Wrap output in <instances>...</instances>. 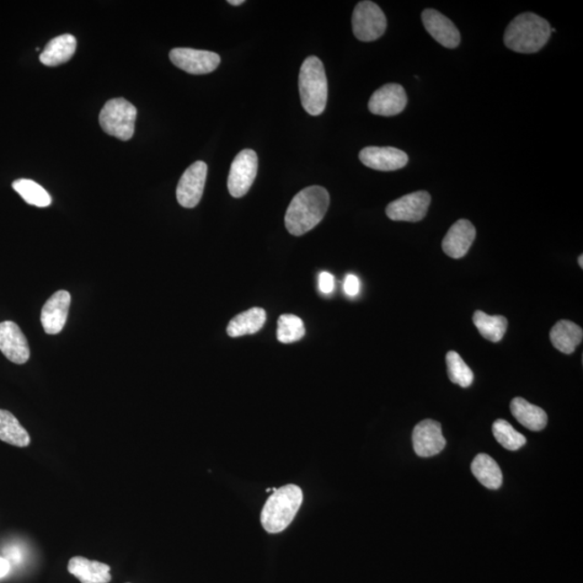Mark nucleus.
<instances>
[{
  "label": "nucleus",
  "instance_id": "f257e3e1",
  "mask_svg": "<svg viewBox=\"0 0 583 583\" xmlns=\"http://www.w3.org/2000/svg\"><path fill=\"white\" fill-rule=\"evenodd\" d=\"M330 206L329 191L321 186H310L293 198L286 214V227L293 236H303L325 216Z\"/></svg>",
  "mask_w": 583,
  "mask_h": 583
},
{
  "label": "nucleus",
  "instance_id": "f03ea898",
  "mask_svg": "<svg viewBox=\"0 0 583 583\" xmlns=\"http://www.w3.org/2000/svg\"><path fill=\"white\" fill-rule=\"evenodd\" d=\"M551 28L547 20L539 15L526 13L508 25L505 44L510 50L518 53H536L547 44Z\"/></svg>",
  "mask_w": 583,
  "mask_h": 583
},
{
  "label": "nucleus",
  "instance_id": "7ed1b4c3",
  "mask_svg": "<svg viewBox=\"0 0 583 583\" xmlns=\"http://www.w3.org/2000/svg\"><path fill=\"white\" fill-rule=\"evenodd\" d=\"M303 499V491L296 484L274 489V494L266 501L261 510V522L265 531L269 534L285 531L296 517Z\"/></svg>",
  "mask_w": 583,
  "mask_h": 583
},
{
  "label": "nucleus",
  "instance_id": "20e7f679",
  "mask_svg": "<svg viewBox=\"0 0 583 583\" xmlns=\"http://www.w3.org/2000/svg\"><path fill=\"white\" fill-rule=\"evenodd\" d=\"M299 95L304 110L312 116H320L328 102V78L322 61L308 57L304 61L298 77Z\"/></svg>",
  "mask_w": 583,
  "mask_h": 583
},
{
  "label": "nucleus",
  "instance_id": "39448f33",
  "mask_svg": "<svg viewBox=\"0 0 583 583\" xmlns=\"http://www.w3.org/2000/svg\"><path fill=\"white\" fill-rule=\"evenodd\" d=\"M137 115V107L129 101L112 99L102 109L99 121L107 135L120 141H129L135 135Z\"/></svg>",
  "mask_w": 583,
  "mask_h": 583
},
{
  "label": "nucleus",
  "instance_id": "423d86ee",
  "mask_svg": "<svg viewBox=\"0 0 583 583\" xmlns=\"http://www.w3.org/2000/svg\"><path fill=\"white\" fill-rule=\"evenodd\" d=\"M387 29L386 15L375 3L361 2L352 14V31L358 40L370 42L381 39Z\"/></svg>",
  "mask_w": 583,
  "mask_h": 583
},
{
  "label": "nucleus",
  "instance_id": "0eeeda50",
  "mask_svg": "<svg viewBox=\"0 0 583 583\" xmlns=\"http://www.w3.org/2000/svg\"><path fill=\"white\" fill-rule=\"evenodd\" d=\"M259 158L252 149H243L234 158L228 176L229 194L234 198L247 195L258 175Z\"/></svg>",
  "mask_w": 583,
  "mask_h": 583
},
{
  "label": "nucleus",
  "instance_id": "6e6552de",
  "mask_svg": "<svg viewBox=\"0 0 583 583\" xmlns=\"http://www.w3.org/2000/svg\"><path fill=\"white\" fill-rule=\"evenodd\" d=\"M430 203L429 192L415 191L389 203L386 214L390 219L395 222L417 223L426 217Z\"/></svg>",
  "mask_w": 583,
  "mask_h": 583
},
{
  "label": "nucleus",
  "instance_id": "1a4fd4ad",
  "mask_svg": "<svg viewBox=\"0 0 583 583\" xmlns=\"http://www.w3.org/2000/svg\"><path fill=\"white\" fill-rule=\"evenodd\" d=\"M170 60L181 71L192 75H205L216 71L221 63V57L211 51L175 48L170 52Z\"/></svg>",
  "mask_w": 583,
  "mask_h": 583
},
{
  "label": "nucleus",
  "instance_id": "9d476101",
  "mask_svg": "<svg viewBox=\"0 0 583 583\" xmlns=\"http://www.w3.org/2000/svg\"><path fill=\"white\" fill-rule=\"evenodd\" d=\"M208 174V165L203 162L192 163L186 169L176 189V199L183 208H192L199 205Z\"/></svg>",
  "mask_w": 583,
  "mask_h": 583
},
{
  "label": "nucleus",
  "instance_id": "9b49d317",
  "mask_svg": "<svg viewBox=\"0 0 583 583\" xmlns=\"http://www.w3.org/2000/svg\"><path fill=\"white\" fill-rule=\"evenodd\" d=\"M408 105V95L402 85L387 84L373 93L368 101V110L374 115L393 117L402 112Z\"/></svg>",
  "mask_w": 583,
  "mask_h": 583
},
{
  "label": "nucleus",
  "instance_id": "f8f14e48",
  "mask_svg": "<svg viewBox=\"0 0 583 583\" xmlns=\"http://www.w3.org/2000/svg\"><path fill=\"white\" fill-rule=\"evenodd\" d=\"M0 351L15 365H24L31 357L29 341L17 323L0 322Z\"/></svg>",
  "mask_w": 583,
  "mask_h": 583
},
{
  "label": "nucleus",
  "instance_id": "ddd939ff",
  "mask_svg": "<svg viewBox=\"0 0 583 583\" xmlns=\"http://www.w3.org/2000/svg\"><path fill=\"white\" fill-rule=\"evenodd\" d=\"M446 446L440 422L425 420L413 430L414 451L420 457H432L440 454Z\"/></svg>",
  "mask_w": 583,
  "mask_h": 583
},
{
  "label": "nucleus",
  "instance_id": "4468645a",
  "mask_svg": "<svg viewBox=\"0 0 583 583\" xmlns=\"http://www.w3.org/2000/svg\"><path fill=\"white\" fill-rule=\"evenodd\" d=\"M422 24L428 33L435 39L438 44L448 49H455L460 44V33L456 26L446 15L437 12L435 9H426L421 13Z\"/></svg>",
  "mask_w": 583,
  "mask_h": 583
},
{
  "label": "nucleus",
  "instance_id": "2eb2a0df",
  "mask_svg": "<svg viewBox=\"0 0 583 583\" xmlns=\"http://www.w3.org/2000/svg\"><path fill=\"white\" fill-rule=\"evenodd\" d=\"M359 158L367 168L386 172L402 169L409 163L408 155L394 147H366L360 152Z\"/></svg>",
  "mask_w": 583,
  "mask_h": 583
},
{
  "label": "nucleus",
  "instance_id": "dca6fc26",
  "mask_svg": "<svg viewBox=\"0 0 583 583\" xmlns=\"http://www.w3.org/2000/svg\"><path fill=\"white\" fill-rule=\"evenodd\" d=\"M71 294L67 291H57L48 299L41 310L40 321L47 334L60 333L66 324Z\"/></svg>",
  "mask_w": 583,
  "mask_h": 583
},
{
  "label": "nucleus",
  "instance_id": "f3484780",
  "mask_svg": "<svg viewBox=\"0 0 583 583\" xmlns=\"http://www.w3.org/2000/svg\"><path fill=\"white\" fill-rule=\"evenodd\" d=\"M477 237V230L468 219H459L448 229L444 237L442 248L449 258L463 259L469 252Z\"/></svg>",
  "mask_w": 583,
  "mask_h": 583
},
{
  "label": "nucleus",
  "instance_id": "a211bd4d",
  "mask_svg": "<svg viewBox=\"0 0 583 583\" xmlns=\"http://www.w3.org/2000/svg\"><path fill=\"white\" fill-rule=\"evenodd\" d=\"M69 574L82 583H110V566L98 561H90L84 556H74L68 561Z\"/></svg>",
  "mask_w": 583,
  "mask_h": 583
},
{
  "label": "nucleus",
  "instance_id": "6ab92c4d",
  "mask_svg": "<svg viewBox=\"0 0 583 583\" xmlns=\"http://www.w3.org/2000/svg\"><path fill=\"white\" fill-rule=\"evenodd\" d=\"M582 339L583 331L580 326L569 320L559 321L550 331L551 342L556 349L565 355L574 354Z\"/></svg>",
  "mask_w": 583,
  "mask_h": 583
},
{
  "label": "nucleus",
  "instance_id": "aec40b11",
  "mask_svg": "<svg viewBox=\"0 0 583 583\" xmlns=\"http://www.w3.org/2000/svg\"><path fill=\"white\" fill-rule=\"evenodd\" d=\"M77 41L73 35L66 34L56 37L45 47L40 60L46 66H57L66 63L76 51Z\"/></svg>",
  "mask_w": 583,
  "mask_h": 583
},
{
  "label": "nucleus",
  "instance_id": "412c9836",
  "mask_svg": "<svg viewBox=\"0 0 583 583\" xmlns=\"http://www.w3.org/2000/svg\"><path fill=\"white\" fill-rule=\"evenodd\" d=\"M510 410L515 419L528 430L542 431L547 427V413L539 406L531 404L523 398L513 399Z\"/></svg>",
  "mask_w": 583,
  "mask_h": 583
},
{
  "label": "nucleus",
  "instance_id": "4be33fe9",
  "mask_svg": "<svg viewBox=\"0 0 583 583\" xmlns=\"http://www.w3.org/2000/svg\"><path fill=\"white\" fill-rule=\"evenodd\" d=\"M266 320L267 314L263 308H251L230 321L227 334L236 339V337L258 333L263 328Z\"/></svg>",
  "mask_w": 583,
  "mask_h": 583
},
{
  "label": "nucleus",
  "instance_id": "5701e85b",
  "mask_svg": "<svg viewBox=\"0 0 583 583\" xmlns=\"http://www.w3.org/2000/svg\"><path fill=\"white\" fill-rule=\"evenodd\" d=\"M472 472L481 484L489 490H499L502 485V473L496 460L488 454H479L472 464Z\"/></svg>",
  "mask_w": 583,
  "mask_h": 583
},
{
  "label": "nucleus",
  "instance_id": "b1692460",
  "mask_svg": "<svg viewBox=\"0 0 583 583\" xmlns=\"http://www.w3.org/2000/svg\"><path fill=\"white\" fill-rule=\"evenodd\" d=\"M0 441L17 447H28L31 444L29 432L17 417L6 410H0Z\"/></svg>",
  "mask_w": 583,
  "mask_h": 583
},
{
  "label": "nucleus",
  "instance_id": "393cba45",
  "mask_svg": "<svg viewBox=\"0 0 583 583\" xmlns=\"http://www.w3.org/2000/svg\"><path fill=\"white\" fill-rule=\"evenodd\" d=\"M473 323L485 340L493 342L504 339L508 329V320L504 315H490L481 310L474 313Z\"/></svg>",
  "mask_w": 583,
  "mask_h": 583
},
{
  "label": "nucleus",
  "instance_id": "a878e982",
  "mask_svg": "<svg viewBox=\"0 0 583 583\" xmlns=\"http://www.w3.org/2000/svg\"><path fill=\"white\" fill-rule=\"evenodd\" d=\"M13 190L31 206L46 208L51 205V197L40 184L31 180L21 179L13 181Z\"/></svg>",
  "mask_w": 583,
  "mask_h": 583
},
{
  "label": "nucleus",
  "instance_id": "bb28decb",
  "mask_svg": "<svg viewBox=\"0 0 583 583\" xmlns=\"http://www.w3.org/2000/svg\"><path fill=\"white\" fill-rule=\"evenodd\" d=\"M493 435L502 447L508 451H517L526 444V437L522 433L517 431L515 428L505 420H497L493 427Z\"/></svg>",
  "mask_w": 583,
  "mask_h": 583
},
{
  "label": "nucleus",
  "instance_id": "cd10ccee",
  "mask_svg": "<svg viewBox=\"0 0 583 583\" xmlns=\"http://www.w3.org/2000/svg\"><path fill=\"white\" fill-rule=\"evenodd\" d=\"M446 365L449 381L463 388L472 386L474 379L473 372L456 351L447 352Z\"/></svg>",
  "mask_w": 583,
  "mask_h": 583
},
{
  "label": "nucleus",
  "instance_id": "c85d7f7f",
  "mask_svg": "<svg viewBox=\"0 0 583 583\" xmlns=\"http://www.w3.org/2000/svg\"><path fill=\"white\" fill-rule=\"evenodd\" d=\"M305 325L303 320L297 315L282 314L278 320L277 339L282 344H292L301 340L305 336Z\"/></svg>",
  "mask_w": 583,
  "mask_h": 583
},
{
  "label": "nucleus",
  "instance_id": "c756f323",
  "mask_svg": "<svg viewBox=\"0 0 583 583\" xmlns=\"http://www.w3.org/2000/svg\"><path fill=\"white\" fill-rule=\"evenodd\" d=\"M319 288L321 293L329 296L335 288V279L333 275H331L328 271L321 272L319 276Z\"/></svg>",
  "mask_w": 583,
  "mask_h": 583
},
{
  "label": "nucleus",
  "instance_id": "7c9ffc66",
  "mask_svg": "<svg viewBox=\"0 0 583 583\" xmlns=\"http://www.w3.org/2000/svg\"><path fill=\"white\" fill-rule=\"evenodd\" d=\"M344 291L346 296L349 297H355L360 292V280L355 275H348L345 278L344 281Z\"/></svg>",
  "mask_w": 583,
  "mask_h": 583
},
{
  "label": "nucleus",
  "instance_id": "2f4dec72",
  "mask_svg": "<svg viewBox=\"0 0 583 583\" xmlns=\"http://www.w3.org/2000/svg\"><path fill=\"white\" fill-rule=\"evenodd\" d=\"M10 565L9 561L4 558H0V579L2 578L6 577L8 575V572L10 571Z\"/></svg>",
  "mask_w": 583,
  "mask_h": 583
},
{
  "label": "nucleus",
  "instance_id": "473e14b6",
  "mask_svg": "<svg viewBox=\"0 0 583 583\" xmlns=\"http://www.w3.org/2000/svg\"><path fill=\"white\" fill-rule=\"evenodd\" d=\"M228 4H233V6H240V4H244L243 0H229Z\"/></svg>",
  "mask_w": 583,
  "mask_h": 583
},
{
  "label": "nucleus",
  "instance_id": "72a5a7b5",
  "mask_svg": "<svg viewBox=\"0 0 583 583\" xmlns=\"http://www.w3.org/2000/svg\"><path fill=\"white\" fill-rule=\"evenodd\" d=\"M582 260H583V255H580L579 259H578V263H579L581 269H583V261H582Z\"/></svg>",
  "mask_w": 583,
  "mask_h": 583
}]
</instances>
